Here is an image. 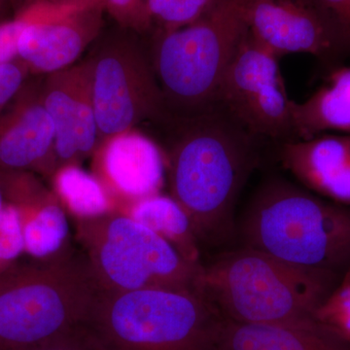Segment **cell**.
Listing matches in <instances>:
<instances>
[{"instance_id":"2e32d148","label":"cell","mask_w":350,"mask_h":350,"mask_svg":"<svg viewBox=\"0 0 350 350\" xmlns=\"http://www.w3.org/2000/svg\"><path fill=\"white\" fill-rule=\"evenodd\" d=\"M55 129L40 100L14 113L0 126V167L8 172L36 169L54 172Z\"/></svg>"},{"instance_id":"f546056e","label":"cell","mask_w":350,"mask_h":350,"mask_svg":"<svg viewBox=\"0 0 350 350\" xmlns=\"http://www.w3.org/2000/svg\"><path fill=\"white\" fill-rule=\"evenodd\" d=\"M4 0H0V7H1L2 3H3Z\"/></svg>"},{"instance_id":"6da1fadb","label":"cell","mask_w":350,"mask_h":350,"mask_svg":"<svg viewBox=\"0 0 350 350\" xmlns=\"http://www.w3.org/2000/svg\"><path fill=\"white\" fill-rule=\"evenodd\" d=\"M187 116L169 155L172 197L200 246L223 247L237 239L236 206L259 165L262 138L218 103Z\"/></svg>"},{"instance_id":"d6986e66","label":"cell","mask_w":350,"mask_h":350,"mask_svg":"<svg viewBox=\"0 0 350 350\" xmlns=\"http://www.w3.org/2000/svg\"><path fill=\"white\" fill-rule=\"evenodd\" d=\"M124 213L169 241L187 261L202 264L190 219L174 198L151 196L128 204Z\"/></svg>"},{"instance_id":"8992f818","label":"cell","mask_w":350,"mask_h":350,"mask_svg":"<svg viewBox=\"0 0 350 350\" xmlns=\"http://www.w3.org/2000/svg\"><path fill=\"white\" fill-rule=\"evenodd\" d=\"M246 0H215L202 17L163 31L155 51V75L165 103L188 115L217 103L237 48L247 33Z\"/></svg>"},{"instance_id":"cb8c5ba5","label":"cell","mask_w":350,"mask_h":350,"mask_svg":"<svg viewBox=\"0 0 350 350\" xmlns=\"http://www.w3.org/2000/svg\"><path fill=\"white\" fill-rule=\"evenodd\" d=\"M317 319L350 342V269L320 308Z\"/></svg>"},{"instance_id":"f1b7e54d","label":"cell","mask_w":350,"mask_h":350,"mask_svg":"<svg viewBox=\"0 0 350 350\" xmlns=\"http://www.w3.org/2000/svg\"><path fill=\"white\" fill-rule=\"evenodd\" d=\"M4 204H5V202H4L3 194H2L1 189H0V213H1Z\"/></svg>"},{"instance_id":"52a82bcc","label":"cell","mask_w":350,"mask_h":350,"mask_svg":"<svg viewBox=\"0 0 350 350\" xmlns=\"http://www.w3.org/2000/svg\"><path fill=\"white\" fill-rule=\"evenodd\" d=\"M78 237L105 292H199L202 264L187 261L169 241L126 213L82 219Z\"/></svg>"},{"instance_id":"277c9868","label":"cell","mask_w":350,"mask_h":350,"mask_svg":"<svg viewBox=\"0 0 350 350\" xmlns=\"http://www.w3.org/2000/svg\"><path fill=\"white\" fill-rule=\"evenodd\" d=\"M103 293L86 255H57L0 269V350L42 344L83 328Z\"/></svg>"},{"instance_id":"ffe728a7","label":"cell","mask_w":350,"mask_h":350,"mask_svg":"<svg viewBox=\"0 0 350 350\" xmlns=\"http://www.w3.org/2000/svg\"><path fill=\"white\" fill-rule=\"evenodd\" d=\"M51 177L57 199L79 220L100 217L114 211L116 202L111 195L96 175L89 174L80 165H62Z\"/></svg>"},{"instance_id":"e0dca14e","label":"cell","mask_w":350,"mask_h":350,"mask_svg":"<svg viewBox=\"0 0 350 350\" xmlns=\"http://www.w3.org/2000/svg\"><path fill=\"white\" fill-rule=\"evenodd\" d=\"M295 139L328 131L350 135V66L332 68L326 81L303 103L291 101Z\"/></svg>"},{"instance_id":"44dd1931","label":"cell","mask_w":350,"mask_h":350,"mask_svg":"<svg viewBox=\"0 0 350 350\" xmlns=\"http://www.w3.org/2000/svg\"><path fill=\"white\" fill-rule=\"evenodd\" d=\"M215 0H148L152 20L165 31H174L195 22L211 8Z\"/></svg>"},{"instance_id":"7c38bea8","label":"cell","mask_w":350,"mask_h":350,"mask_svg":"<svg viewBox=\"0 0 350 350\" xmlns=\"http://www.w3.org/2000/svg\"><path fill=\"white\" fill-rule=\"evenodd\" d=\"M253 38L282 59L308 54L328 66L342 59L325 25L306 0H246Z\"/></svg>"},{"instance_id":"4fadbf2b","label":"cell","mask_w":350,"mask_h":350,"mask_svg":"<svg viewBox=\"0 0 350 350\" xmlns=\"http://www.w3.org/2000/svg\"><path fill=\"white\" fill-rule=\"evenodd\" d=\"M94 174L115 202L160 194L165 180L163 152L155 142L135 130L101 140L94 152Z\"/></svg>"},{"instance_id":"d4e9b609","label":"cell","mask_w":350,"mask_h":350,"mask_svg":"<svg viewBox=\"0 0 350 350\" xmlns=\"http://www.w3.org/2000/svg\"><path fill=\"white\" fill-rule=\"evenodd\" d=\"M105 12L122 27L144 31L150 25L152 17L148 0H103Z\"/></svg>"},{"instance_id":"83f0119b","label":"cell","mask_w":350,"mask_h":350,"mask_svg":"<svg viewBox=\"0 0 350 350\" xmlns=\"http://www.w3.org/2000/svg\"><path fill=\"white\" fill-rule=\"evenodd\" d=\"M25 69H29L23 64L11 63L0 66V107L6 105L19 91L24 82Z\"/></svg>"},{"instance_id":"ac0fdd59","label":"cell","mask_w":350,"mask_h":350,"mask_svg":"<svg viewBox=\"0 0 350 350\" xmlns=\"http://www.w3.org/2000/svg\"><path fill=\"white\" fill-rule=\"evenodd\" d=\"M16 207L22 215L27 254L46 259L68 247V221L54 192L44 188Z\"/></svg>"},{"instance_id":"5bb4252c","label":"cell","mask_w":350,"mask_h":350,"mask_svg":"<svg viewBox=\"0 0 350 350\" xmlns=\"http://www.w3.org/2000/svg\"><path fill=\"white\" fill-rule=\"evenodd\" d=\"M278 159L300 185L337 204L350 206V135L323 133L280 142Z\"/></svg>"},{"instance_id":"9c48e42d","label":"cell","mask_w":350,"mask_h":350,"mask_svg":"<svg viewBox=\"0 0 350 350\" xmlns=\"http://www.w3.org/2000/svg\"><path fill=\"white\" fill-rule=\"evenodd\" d=\"M94 59L93 96L100 142L133 130L162 114V90L144 57L125 46H113Z\"/></svg>"},{"instance_id":"4316f807","label":"cell","mask_w":350,"mask_h":350,"mask_svg":"<svg viewBox=\"0 0 350 350\" xmlns=\"http://www.w3.org/2000/svg\"><path fill=\"white\" fill-rule=\"evenodd\" d=\"M18 350H100L89 338L84 329L71 332L42 344Z\"/></svg>"},{"instance_id":"7a4b0ae2","label":"cell","mask_w":350,"mask_h":350,"mask_svg":"<svg viewBox=\"0 0 350 350\" xmlns=\"http://www.w3.org/2000/svg\"><path fill=\"white\" fill-rule=\"evenodd\" d=\"M342 276L241 245L202 265L199 293L229 321L298 324L317 319Z\"/></svg>"},{"instance_id":"3957f363","label":"cell","mask_w":350,"mask_h":350,"mask_svg":"<svg viewBox=\"0 0 350 350\" xmlns=\"http://www.w3.org/2000/svg\"><path fill=\"white\" fill-rule=\"evenodd\" d=\"M237 239L297 266L342 275L350 269V206L273 175L237 221Z\"/></svg>"},{"instance_id":"5b68a950","label":"cell","mask_w":350,"mask_h":350,"mask_svg":"<svg viewBox=\"0 0 350 350\" xmlns=\"http://www.w3.org/2000/svg\"><path fill=\"white\" fill-rule=\"evenodd\" d=\"M223 319L196 291L105 292L83 327L100 350H217Z\"/></svg>"},{"instance_id":"603a6c76","label":"cell","mask_w":350,"mask_h":350,"mask_svg":"<svg viewBox=\"0 0 350 350\" xmlns=\"http://www.w3.org/2000/svg\"><path fill=\"white\" fill-rule=\"evenodd\" d=\"M25 252L24 229L19 209L6 202L0 213V269L7 268Z\"/></svg>"},{"instance_id":"7402d4cb","label":"cell","mask_w":350,"mask_h":350,"mask_svg":"<svg viewBox=\"0 0 350 350\" xmlns=\"http://www.w3.org/2000/svg\"><path fill=\"white\" fill-rule=\"evenodd\" d=\"M319 14L340 57L350 55V0H306Z\"/></svg>"},{"instance_id":"30bf717a","label":"cell","mask_w":350,"mask_h":350,"mask_svg":"<svg viewBox=\"0 0 350 350\" xmlns=\"http://www.w3.org/2000/svg\"><path fill=\"white\" fill-rule=\"evenodd\" d=\"M19 39V57L33 72L75 64L103 29V0H36Z\"/></svg>"},{"instance_id":"ba28073f","label":"cell","mask_w":350,"mask_h":350,"mask_svg":"<svg viewBox=\"0 0 350 350\" xmlns=\"http://www.w3.org/2000/svg\"><path fill=\"white\" fill-rule=\"evenodd\" d=\"M280 59L248 29L226 70L217 103L252 135L283 142L295 137Z\"/></svg>"},{"instance_id":"8fae6325","label":"cell","mask_w":350,"mask_h":350,"mask_svg":"<svg viewBox=\"0 0 350 350\" xmlns=\"http://www.w3.org/2000/svg\"><path fill=\"white\" fill-rule=\"evenodd\" d=\"M93 69L94 59H88L51 73L46 81L42 100L55 129L54 172L69 163L79 165L100 144Z\"/></svg>"},{"instance_id":"484cf974","label":"cell","mask_w":350,"mask_h":350,"mask_svg":"<svg viewBox=\"0 0 350 350\" xmlns=\"http://www.w3.org/2000/svg\"><path fill=\"white\" fill-rule=\"evenodd\" d=\"M31 14V6H27L15 19L0 24V66L11 63L19 56L18 46L21 33L29 22Z\"/></svg>"},{"instance_id":"9a60e30c","label":"cell","mask_w":350,"mask_h":350,"mask_svg":"<svg viewBox=\"0 0 350 350\" xmlns=\"http://www.w3.org/2000/svg\"><path fill=\"white\" fill-rule=\"evenodd\" d=\"M217 350H350V342L319 319L298 324H243L223 319Z\"/></svg>"}]
</instances>
